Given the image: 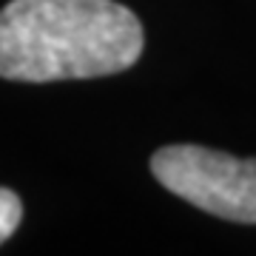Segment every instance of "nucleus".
I'll list each match as a JSON object with an SVG mask.
<instances>
[{
  "label": "nucleus",
  "mask_w": 256,
  "mask_h": 256,
  "mask_svg": "<svg viewBox=\"0 0 256 256\" xmlns=\"http://www.w3.org/2000/svg\"><path fill=\"white\" fill-rule=\"evenodd\" d=\"M146 34L117 0H12L0 9V77L92 80L140 60Z\"/></svg>",
  "instance_id": "obj_1"
},
{
  "label": "nucleus",
  "mask_w": 256,
  "mask_h": 256,
  "mask_svg": "<svg viewBox=\"0 0 256 256\" xmlns=\"http://www.w3.org/2000/svg\"><path fill=\"white\" fill-rule=\"evenodd\" d=\"M151 171L180 200L222 220L256 225V160L202 146H165L151 156Z\"/></svg>",
  "instance_id": "obj_2"
},
{
  "label": "nucleus",
  "mask_w": 256,
  "mask_h": 256,
  "mask_svg": "<svg viewBox=\"0 0 256 256\" xmlns=\"http://www.w3.org/2000/svg\"><path fill=\"white\" fill-rule=\"evenodd\" d=\"M20 220H23V202L14 191L0 188V245L18 230Z\"/></svg>",
  "instance_id": "obj_3"
}]
</instances>
